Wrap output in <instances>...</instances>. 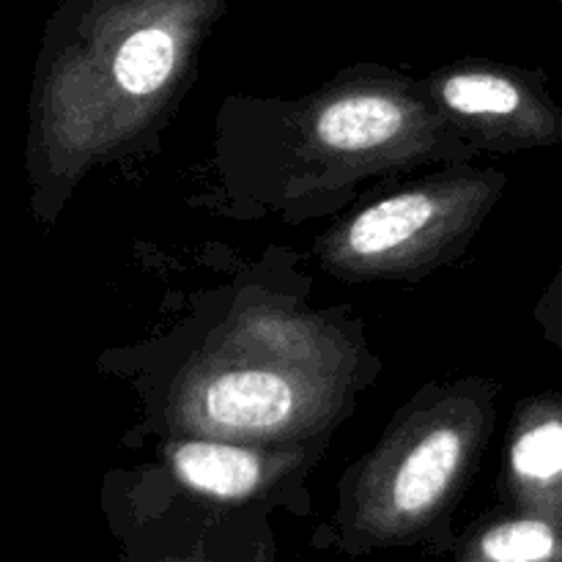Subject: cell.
<instances>
[{
  "mask_svg": "<svg viewBox=\"0 0 562 562\" xmlns=\"http://www.w3.org/2000/svg\"><path fill=\"white\" fill-rule=\"evenodd\" d=\"M294 393L269 371H231L206 387V412L214 423L241 431L274 428L289 417Z\"/></svg>",
  "mask_w": 562,
  "mask_h": 562,
  "instance_id": "6da1fadb",
  "label": "cell"
},
{
  "mask_svg": "<svg viewBox=\"0 0 562 562\" xmlns=\"http://www.w3.org/2000/svg\"><path fill=\"white\" fill-rule=\"evenodd\" d=\"M461 461L459 434L434 431L406 456L393 481V505L404 516H420L442 499Z\"/></svg>",
  "mask_w": 562,
  "mask_h": 562,
  "instance_id": "7a4b0ae2",
  "label": "cell"
},
{
  "mask_svg": "<svg viewBox=\"0 0 562 562\" xmlns=\"http://www.w3.org/2000/svg\"><path fill=\"white\" fill-rule=\"evenodd\" d=\"M173 467L187 486L212 497H247L261 483V464L256 456L228 445H181L173 453Z\"/></svg>",
  "mask_w": 562,
  "mask_h": 562,
  "instance_id": "3957f363",
  "label": "cell"
},
{
  "mask_svg": "<svg viewBox=\"0 0 562 562\" xmlns=\"http://www.w3.org/2000/svg\"><path fill=\"white\" fill-rule=\"evenodd\" d=\"M434 217V201L423 192L387 198L351 223L346 234V245L355 256L373 258L398 250L409 239H415Z\"/></svg>",
  "mask_w": 562,
  "mask_h": 562,
  "instance_id": "277c9868",
  "label": "cell"
},
{
  "mask_svg": "<svg viewBox=\"0 0 562 562\" xmlns=\"http://www.w3.org/2000/svg\"><path fill=\"white\" fill-rule=\"evenodd\" d=\"M401 121V108L390 99L355 97L324 110L318 119V137L340 151H360L395 137Z\"/></svg>",
  "mask_w": 562,
  "mask_h": 562,
  "instance_id": "5b68a950",
  "label": "cell"
},
{
  "mask_svg": "<svg viewBox=\"0 0 562 562\" xmlns=\"http://www.w3.org/2000/svg\"><path fill=\"white\" fill-rule=\"evenodd\" d=\"M173 64V36L168 31H159V27H143L121 44L113 60V75L126 93L146 97V93H154L168 82Z\"/></svg>",
  "mask_w": 562,
  "mask_h": 562,
  "instance_id": "8992f818",
  "label": "cell"
},
{
  "mask_svg": "<svg viewBox=\"0 0 562 562\" xmlns=\"http://www.w3.org/2000/svg\"><path fill=\"white\" fill-rule=\"evenodd\" d=\"M560 541L543 521L521 519L488 530L481 541L486 562H552Z\"/></svg>",
  "mask_w": 562,
  "mask_h": 562,
  "instance_id": "52a82bcc",
  "label": "cell"
},
{
  "mask_svg": "<svg viewBox=\"0 0 562 562\" xmlns=\"http://www.w3.org/2000/svg\"><path fill=\"white\" fill-rule=\"evenodd\" d=\"M445 102L467 115H505L519 108V91L494 75H461L445 86Z\"/></svg>",
  "mask_w": 562,
  "mask_h": 562,
  "instance_id": "ba28073f",
  "label": "cell"
},
{
  "mask_svg": "<svg viewBox=\"0 0 562 562\" xmlns=\"http://www.w3.org/2000/svg\"><path fill=\"white\" fill-rule=\"evenodd\" d=\"M514 467L530 481L562 475V423H543L516 442Z\"/></svg>",
  "mask_w": 562,
  "mask_h": 562,
  "instance_id": "9c48e42d",
  "label": "cell"
}]
</instances>
